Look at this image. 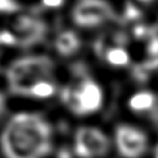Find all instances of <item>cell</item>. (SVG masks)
Here are the masks:
<instances>
[{
  "label": "cell",
  "mask_w": 158,
  "mask_h": 158,
  "mask_svg": "<svg viewBox=\"0 0 158 158\" xmlns=\"http://www.w3.org/2000/svg\"><path fill=\"white\" fill-rule=\"evenodd\" d=\"M125 108L138 121L158 123V92L148 87L137 88L127 95Z\"/></svg>",
  "instance_id": "obj_7"
},
{
  "label": "cell",
  "mask_w": 158,
  "mask_h": 158,
  "mask_svg": "<svg viewBox=\"0 0 158 158\" xmlns=\"http://www.w3.org/2000/svg\"><path fill=\"white\" fill-rule=\"evenodd\" d=\"M84 48L82 32L73 28H63L58 30L51 39V48L54 56L58 59L69 60L81 54Z\"/></svg>",
  "instance_id": "obj_8"
},
{
  "label": "cell",
  "mask_w": 158,
  "mask_h": 158,
  "mask_svg": "<svg viewBox=\"0 0 158 158\" xmlns=\"http://www.w3.org/2000/svg\"><path fill=\"white\" fill-rule=\"evenodd\" d=\"M68 146L73 158H108L113 153L111 133L92 123L77 126Z\"/></svg>",
  "instance_id": "obj_5"
},
{
  "label": "cell",
  "mask_w": 158,
  "mask_h": 158,
  "mask_svg": "<svg viewBox=\"0 0 158 158\" xmlns=\"http://www.w3.org/2000/svg\"><path fill=\"white\" fill-rule=\"evenodd\" d=\"M148 158H158V138L153 141V145L151 148L150 157Z\"/></svg>",
  "instance_id": "obj_13"
},
{
  "label": "cell",
  "mask_w": 158,
  "mask_h": 158,
  "mask_svg": "<svg viewBox=\"0 0 158 158\" xmlns=\"http://www.w3.org/2000/svg\"><path fill=\"white\" fill-rule=\"evenodd\" d=\"M56 146V128L39 111H16L0 127L1 158H51Z\"/></svg>",
  "instance_id": "obj_1"
},
{
  "label": "cell",
  "mask_w": 158,
  "mask_h": 158,
  "mask_svg": "<svg viewBox=\"0 0 158 158\" xmlns=\"http://www.w3.org/2000/svg\"><path fill=\"white\" fill-rule=\"evenodd\" d=\"M8 93L0 88V127L8 117Z\"/></svg>",
  "instance_id": "obj_12"
},
{
  "label": "cell",
  "mask_w": 158,
  "mask_h": 158,
  "mask_svg": "<svg viewBox=\"0 0 158 158\" xmlns=\"http://www.w3.org/2000/svg\"><path fill=\"white\" fill-rule=\"evenodd\" d=\"M114 17L115 9L110 0H73L69 6L71 26L82 33L101 29Z\"/></svg>",
  "instance_id": "obj_6"
},
{
  "label": "cell",
  "mask_w": 158,
  "mask_h": 158,
  "mask_svg": "<svg viewBox=\"0 0 158 158\" xmlns=\"http://www.w3.org/2000/svg\"><path fill=\"white\" fill-rule=\"evenodd\" d=\"M6 92L19 99L46 102L58 98L63 84L56 64L45 54H26L16 57L4 68Z\"/></svg>",
  "instance_id": "obj_2"
},
{
  "label": "cell",
  "mask_w": 158,
  "mask_h": 158,
  "mask_svg": "<svg viewBox=\"0 0 158 158\" xmlns=\"http://www.w3.org/2000/svg\"><path fill=\"white\" fill-rule=\"evenodd\" d=\"M10 31L16 42H21L24 45H31L43 39L46 26L40 17L33 14L17 15L13 19Z\"/></svg>",
  "instance_id": "obj_9"
},
{
  "label": "cell",
  "mask_w": 158,
  "mask_h": 158,
  "mask_svg": "<svg viewBox=\"0 0 158 158\" xmlns=\"http://www.w3.org/2000/svg\"><path fill=\"white\" fill-rule=\"evenodd\" d=\"M57 99L72 117L89 119L103 111L106 104V90L94 75L80 74L61 85Z\"/></svg>",
  "instance_id": "obj_3"
},
{
  "label": "cell",
  "mask_w": 158,
  "mask_h": 158,
  "mask_svg": "<svg viewBox=\"0 0 158 158\" xmlns=\"http://www.w3.org/2000/svg\"><path fill=\"white\" fill-rule=\"evenodd\" d=\"M103 61L109 68L116 70L125 69L130 63V55L124 48H114L106 51L103 56Z\"/></svg>",
  "instance_id": "obj_10"
},
{
  "label": "cell",
  "mask_w": 158,
  "mask_h": 158,
  "mask_svg": "<svg viewBox=\"0 0 158 158\" xmlns=\"http://www.w3.org/2000/svg\"><path fill=\"white\" fill-rule=\"evenodd\" d=\"M38 4L42 10L57 12L66 8L69 9L71 2H69V0H38Z\"/></svg>",
  "instance_id": "obj_11"
},
{
  "label": "cell",
  "mask_w": 158,
  "mask_h": 158,
  "mask_svg": "<svg viewBox=\"0 0 158 158\" xmlns=\"http://www.w3.org/2000/svg\"><path fill=\"white\" fill-rule=\"evenodd\" d=\"M113 153L118 158H148L153 140L148 130L135 121H119L111 130Z\"/></svg>",
  "instance_id": "obj_4"
}]
</instances>
